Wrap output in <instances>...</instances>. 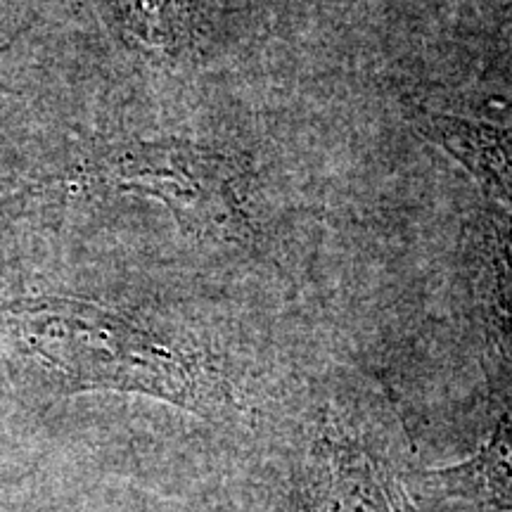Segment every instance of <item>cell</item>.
<instances>
[{
    "mask_svg": "<svg viewBox=\"0 0 512 512\" xmlns=\"http://www.w3.org/2000/svg\"><path fill=\"white\" fill-rule=\"evenodd\" d=\"M8 323L69 389L145 394L202 415L228 403L226 384L204 354L105 306L19 299L8 306Z\"/></svg>",
    "mask_w": 512,
    "mask_h": 512,
    "instance_id": "obj_1",
    "label": "cell"
},
{
    "mask_svg": "<svg viewBox=\"0 0 512 512\" xmlns=\"http://www.w3.org/2000/svg\"><path fill=\"white\" fill-rule=\"evenodd\" d=\"M415 128L444 147L494 200L512 211V126L420 110Z\"/></svg>",
    "mask_w": 512,
    "mask_h": 512,
    "instance_id": "obj_6",
    "label": "cell"
},
{
    "mask_svg": "<svg viewBox=\"0 0 512 512\" xmlns=\"http://www.w3.org/2000/svg\"><path fill=\"white\" fill-rule=\"evenodd\" d=\"M128 36L140 48L174 55L192 43L195 0H117Z\"/></svg>",
    "mask_w": 512,
    "mask_h": 512,
    "instance_id": "obj_7",
    "label": "cell"
},
{
    "mask_svg": "<svg viewBox=\"0 0 512 512\" xmlns=\"http://www.w3.org/2000/svg\"><path fill=\"white\" fill-rule=\"evenodd\" d=\"M477 323L491 392L512 413V214L489 211L482 223Z\"/></svg>",
    "mask_w": 512,
    "mask_h": 512,
    "instance_id": "obj_4",
    "label": "cell"
},
{
    "mask_svg": "<svg viewBox=\"0 0 512 512\" xmlns=\"http://www.w3.org/2000/svg\"><path fill=\"white\" fill-rule=\"evenodd\" d=\"M418 494L434 503L512 512V413H503L491 437L460 463L430 467L413 477Z\"/></svg>",
    "mask_w": 512,
    "mask_h": 512,
    "instance_id": "obj_5",
    "label": "cell"
},
{
    "mask_svg": "<svg viewBox=\"0 0 512 512\" xmlns=\"http://www.w3.org/2000/svg\"><path fill=\"white\" fill-rule=\"evenodd\" d=\"M306 512H422L399 458L347 413L330 411L311 441Z\"/></svg>",
    "mask_w": 512,
    "mask_h": 512,
    "instance_id": "obj_3",
    "label": "cell"
},
{
    "mask_svg": "<svg viewBox=\"0 0 512 512\" xmlns=\"http://www.w3.org/2000/svg\"><path fill=\"white\" fill-rule=\"evenodd\" d=\"M98 183L164 202L185 230L235 238L247 226L245 178L233 157L183 140H121L91 162Z\"/></svg>",
    "mask_w": 512,
    "mask_h": 512,
    "instance_id": "obj_2",
    "label": "cell"
}]
</instances>
